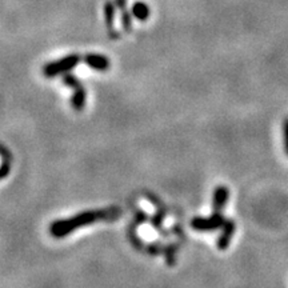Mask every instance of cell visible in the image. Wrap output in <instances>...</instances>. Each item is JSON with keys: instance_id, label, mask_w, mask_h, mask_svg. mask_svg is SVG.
I'll list each match as a JSON object with an SVG mask.
<instances>
[{"instance_id": "4fadbf2b", "label": "cell", "mask_w": 288, "mask_h": 288, "mask_svg": "<svg viewBox=\"0 0 288 288\" xmlns=\"http://www.w3.org/2000/svg\"><path fill=\"white\" fill-rule=\"evenodd\" d=\"M121 23H123V27L126 31H131L132 23H131V15L128 14V11L123 10V14H121Z\"/></svg>"}, {"instance_id": "30bf717a", "label": "cell", "mask_w": 288, "mask_h": 288, "mask_svg": "<svg viewBox=\"0 0 288 288\" xmlns=\"http://www.w3.org/2000/svg\"><path fill=\"white\" fill-rule=\"evenodd\" d=\"M164 217H166V211L164 210H159L154 216H152L151 219V223H152V227L156 228V230H162V224H163V220H164Z\"/></svg>"}, {"instance_id": "277c9868", "label": "cell", "mask_w": 288, "mask_h": 288, "mask_svg": "<svg viewBox=\"0 0 288 288\" xmlns=\"http://www.w3.org/2000/svg\"><path fill=\"white\" fill-rule=\"evenodd\" d=\"M228 199H230V190L226 186H219L215 188L212 196L213 212H222L227 206Z\"/></svg>"}, {"instance_id": "2e32d148", "label": "cell", "mask_w": 288, "mask_h": 288, "mask_svg": "<svg viewBox=\"0 0 288 288\" xmlns=\"http://www.w3.org/2000/svg\"><path fill=\"white\" fill-rule=\"evenodd\" d=\"M148 252L152 253V255H155V253L160 252V247H159V244H156V243L151 244V246L148 247Z\"/></svg>"}, {"instance_id": "5b68a950", "label": "cell", "mask_w": 288, "mask_h": 288, "mask_svg": "<svg viewBox=\"0 0 288 288\" xmlns=\"http://www.w3.org/2000/svg\"><path fill=\"white\" fill-rule=\"evenodd\" d=\"M223 232L220 235V238L217 239V248L220 251H226L230 246V242L232 239V235L236 231V224L230 219H226V222L223 224Z\"/></svg>"}, {"instance_id": "8992f818", "label": "cell", "mask_w": 288, "mask_h": 288, "mask_svg": "<svg viewBox=\"0 0 288 288\" xmlns=\"http://www.w3.org/2000/svg\"><path fill=\"white\" fill-rule=\"evenodd\" d=\"M84 61L87 66L97 71H106L110 68V59L103 55H97V54H88L84 58Z\"/></svg>"}, {"instance_id": "52a82bcc", "label": "cell", "mask_w": 288, "mask_h": 288, "mask_svg": "<svg viewBox=\"0 0 288 288\" xmlns=\"http://www.w3.org/2000/svg\"><path fill=\"white\" fill-rule=\"evenodd\" d=\"M104 19H106V25L108 27V30H110V35L114 39H116V36H115V31H114V19H115V4L112 3L111 0H108L106 1V4H104Z\"/></svg>"}, {"instance_id": "9c48e42d", "label": "cell", "mask_w": 288, "mask_h": 288, "mask_svg": "<svg viewBox=\"0 0 288 288\" xmlns=\"http://www.w3.org/2000/svg\"><path fill=\"white\" fill-rule=\"evenodd\" d=\"M71 101H72V107H74V110H76V111H80V110H83L84 103H86V91L81 88V86L75 90V94H74V96H72Z\"/></svg>"}, {"instance_id": "8fae6325", "label": "cell", "mask_w": 288, "mask_h": 288, "mask_svg": "<svg viewBox=\"0 0 288 288\" xmlns=\"http://www.w3.org/2000/svg\"><path fill=\"white\" fill-rule=\"evenodd\" d=\"M0 154L4 156V163L0 167V179H3V177H5L10 173V160H8V155L3 150H0Z\"/></svg>"}, {"instance_id": "3957f363", "label": "cell", "mask_w": 288, "mask_h": 288, "mask_svg": "<svg viewBox=\"0 0 288 288\" xmlns=\"http://www.w3.org/2000/svg\"><path fill=\"white\" fill-rule=\"evenodd\" d=\"M226 219L222 212H212L210 217L196 216L191 220V227L199 232H206V231H215L223 227Z\"/></svg>"}, {"instance_id": "ba28073f", "label": "cell", "mask_w": 288, "mask_h": 288, "mask_svg": "<svg viewBox=\"0 0 288 288\" xmlns=\"http://www.w3.org/2000/svg\"><path fill=\"white\" fill-rule=\"evenodd\" d=\"M132 15L135 16L136 19H139V20L144 21L150 16V8H148V5L146 3L137 1V3L132 5Z\"/></svg>"}, {"instance_id": "7c38bea8", "label": "cell", "mask_w": 288, "mask_h": 288, "mask_svg": "<svg viewBox=\"0 0 288 288\" xmlns=\"http://www.w3.org/2000/svg\"><path fill=\"white\" fill-rule=\"evenodd\" d=\"M164 252H166V260H167V263L170 266L175 263V252H176V246L175 244H170L167 246V248L164 250Z\"/></svg>"}, {"instance_id": "6da1fadb", "label": "cell", "mask_w": 288, "mask_h": 288, "mask_svg": "<svg viewBox=\"0 0 288 288\" xmlns=\"http://www.w3.org/2000/svg\"><path fill=\"white\" fill-rule=\"evenodd\" d=\"M120 215L121 210L116 207L97 210V211H88V212H83L77 216L71 217V219L58 220V222L52 223L50 232L55 238H63V236H67L68 233L72 232L74 230L84 227V226H90V224L97 222V220H114V219H117Z\"/></svg>"}, {"instance_id": "5bb4252c", "label": "cell", "mask_w": 288, "mask_h": 288, "mask_svg": "<svg viewBox=\"0 0 288 288\" xmlns=\"http://www.w3.org/2000/svg\"><path fill=\"white\" fill-rule=\"evenodd\" d=\"M63 81H64V83H66L68 87L74 88V90H76V88H79V87H80V83L77 81V79H75V77H74L72 75H70V74L64 75V77H63Z\"/></svg>"}, {"instance_id": "9a60e30c", "label": "cell", "mask_w": 288, "mask_h": 288, "mask_svg": "<svg viewBox=\"0 0 288 288\" xmlns=\"http://www.w3.org/2000/svg\"><path fill=\"white\" fill-rule=\"evenodd\" d=\"M283 135H284V150H286V154L288 155V117L284 120Z\"/></svg>"}, {"instance_id": "7a4b0ae2", "label": "cell", "mask_w": 288, "mask_h": 288, "mask_svg": "<svg viewBox=\"0 0 288 288\" xmlns=\"http://www.w3.org/2000/svg\"><path fill=\"white\" fill-rule=\"evenodd\" d=\"M80 61V58L77 55H68L66 58H63L60 60L52 61V63H48L44 68H43V74L47 76V77H54V76H58L63 74V72H67L75 68L77 66V63Z\"/></svg>"}]
</instances>
